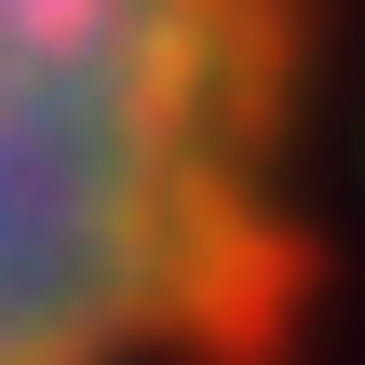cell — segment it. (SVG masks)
I'll use <instances>...</instances> for the list:
<instances>
[{
  "label": "cell",
  "instance_id": "obj_1",
  "mask_svg": "<svg viewBox=\"0 0 365 365\" xmlns=\"http://www.w3.org/2000/svg\"><path fill=\"white\" fill-rule=\"evenodd\" d=\"M298 108V0H0V365H284Z\"/></svg>",
  "mask_w": 365,
  "mask_h": 365
}]
</instances>
